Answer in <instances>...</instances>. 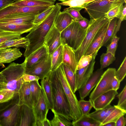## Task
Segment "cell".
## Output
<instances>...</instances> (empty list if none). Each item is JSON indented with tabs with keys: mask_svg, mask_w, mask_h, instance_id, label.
Returning <instances> with one entry per match:
<instances>
[{
	"mask_svg": "<svg viewBox=\"0 0 126 126\" xmlns=\"http://www.w3.org/2000/svg\"><path fill=\"white\" fill-rule=\"evenodd\" d=\"M61 6L57 3L51 12L43 21L35 25L26 38L28 40V45L24 54L25 57L44 45L45 38L54 25L55 18L61 12Z\"/></svg>",
	"mask_w": 126,
	"mask_h": 126,
	"instance_id": "1",
	"label": "cell"
},
{
	"mask_svg": "<svg viewBox=\"0 0 126 126\" xmlns=\"http://www.w3.org/2000/svg\"><path fill=\"white\" fill-rule=\"evenodd\" d=\"M48 77L51 82L52 93L53 106L52 110L67 120L74 121L68 100L59 78L56 69L51 71Z\"/></svg>",
	"mask_w": 126,
	"mask_h": 126,
	"instance_id": "2",
	"label": "cell"
},
{
	"mask_svg": "<svg viewBox=\"0 0 126 126\" xmlns=\"http://www.w3.org/2000/svg\"><path fill=\"white\" fill-rule=\"evenodd\" d=\"M25 61L20 64L13 62L1 72L6 82V88L18 94V91L25 82L23 75L25 73Z\"/></svg>",
	"mask_w": 126,
	"mask_h": 126,
	"instance_id": "3",
	"label": "cell"
},
{
	"mask_svg": "<svg viewBox=\"0 0 126 126\" xmlns=\"http://www.w3.org/2000/svg\"><path fill=\"white\" fill-rule=\"evenodd\" d=\"M87 28L82 29L74 20L61 32L62 45H67L76 51L84 40Z\"/></svg>",
	"mask_w": 126,
	"mask_h": 126,
	"instance_id": "4",
	"label": "cell"
},
{
	"mask_svg": "<svg viewBox=\"0 0 126 126\" xmlns=\"http://www.w3.org/2000/svg\"><path fill=\"white\" fill-rule=\"evenodd\" d=\"M106 16L96 19H90L86 35L78 48L75 51L78 63L93 40L98 31L110 21Z\"/></svg>",
	"mask_w": 126,
	"mask_h": 126,
	"instance_id": "5",
	"label": "cell"
},
{
	"mask_svg": "<svg viewBox=\"0 0 126 126\" xmlns=\"http://www.w3.org/2000/svg\"><path fill=\"white\" fill-rule=\"evenodd\" d=\"M56 70L59 78L68 100L74 121L77 120L82 115L79 101L67 80L63 63Z\"/></svg>",
	"mask_w": 126,
	"mask_h": 126,
	"instance_id": "6",
	"label": "cell"
},
{
	"mask_svg": "<svg viewBox=\"0 0 126 126\" xmlns=\"http://www.w3.org/2000/svg\"><path fill=\"white\" fill-rule=\"evenodd\" d=\"M126 2V0H96L87 4L84 9L90 19H96L105 16L111 9Z\"/></svg>",
	"mask_w": 126,
	"mask_h": 126,
	"instance_id": "7",
	"label": "cell"
},
{
	"mask_svg": "<svg viewBox=\"0 0 126 126\" xmlns=\"http://www.w3.org/2000/svg\"><path fill=\"white\" fill-rule=\"evenodd\" d=\"M116 70L114 68H109L103 72L95 88L91 94L89 100L92 102L99 95L112 89L111 82L115 76Z\"/></svg>",
	"mask_w": 126,
	"mask_h": 126,
	"instance_id": "8",
	"label": "cell"
},
{
	"mask_svg": "<svg viewBox=\"0 0 126 126\" xmlns=\"http://www.w3.org/2000/svg\"><path fill=\"white\" fill-rule=\"evenodd\" d=\"M51 71V56L48 53L31 68L25 69V73L37 76L42 79L47 77Z\"/></svg>",
	"mask_w": 126,
	"mask_h": 126,
	"instance_id": "9",
	"label": "cell"
},
{
	"mask_svg": "<svg viewBox=\"0 0 126 126\" xmlns=\"http://www.w3.org/2000/svg\"><path fill=\"white\" fill-rule=\"evenodd\" d=\"M44 9L43 6H20L10 5L0 9V19L19 14H39Z\"/></svg>",
	"mask_w": 126,
	"mask_h": 126,
	"instance_id": "10",
	"label": "cell"
},
{
	"mask_svg": "<svg viewBox=\"0 0 126 126\" xmlns=\"http://www.w3.org/2000/svg\"><path fill=\"white\" fill-rule=\"evenodd\" d=\"M33 109L36 118V126H42V122L47 117L49 110L47 102L42 88L39 100Z\"/></svg>",
	"mask_w": 126,
	"mask_h": 126,
	"instance_id": "11",
	"label": "cell"
},
{
	"mask_svg": "<svg viewBox=\"0 0 126 126\" xmlns=\"http://www.w3.org/2000/svg\"><path fill=\"white\" fill-rule=\"evenodd\" d=\"M44 45L47 47L48 53L50 55L58 47L62 45L61 32L54 25L46 37Z\"/></svg>",
	"mask_w": 126,
	"mask_h": 126,
	"instance_id": "12",
	"label": "cell"
},
{
	"mask_svg": "<svg viewBox=\"0 0 126 126\" xmlns=\"http://www.w3.org/2000/svg\"><path fill=\"white\" fill-rule=\"evenodd\" d=\"M17 126H36V120L33 109L25 105L20 106Z\"/></svg>",
	"mask_w": 126,
	"mask_h": 126,
	"instance_id": "13",
	"label": "cell"
},
{
	"mask_svg": "<svg viewBox=\"0 0 126 126\" xmlns=\"http://www.w3.org/2000/svg\"><path fill=\"white\" fill-rule=\"evenodd\" d=\"M103 72V69H98L93 72L84 85L78 90L80 99H84L89 95L97 84Z\"/></svg>",
	"mask_w": 126,
	"mask_h": 126,
	"instance_id": "14",
	"label": "cell"
},
{
	"mask_svg": "<svg viewBox=\"0 0 126 126\" xmlns=\"http://www.w3.org/2000/svg\"><path fill=\"white\" fill-rule=\"evenodd\" d=\"M20 106L17 103L5 111L1 115L2 126H17Z\"/></svg>",
	"mask_w": 126,
	"mask_h": 126,
	"instance_id": "15",
	"label": "cell"
},
{
	"mask_svg": "<svg viewBox=\"0 0 126 126\" xmlns=\"http://www.w3.org/2000/svg\"><path fill=\"white\" fill-rule=\"evenodd\" d=\"M35 26L33 23L17 24L0 22V32H8L21 35L30 32Z\"/></svg>",
	"mask_w": 126,
	"mask_h": 126,
	"instance_id": "16",
	"label": "cell"
},
{
	"mask_svg": "<svg viewBox=\"0 0 126 126\" xmlns=\"http://www.w3.org/2000/svg\"><path fill=\"white\" fill-rule=\"evenodd\" d=\"M94 57L90 64L87 66L77 70L76 73L77 91L83 86L93 74L95 63Z\"/></svg>",
	"mask_w": 126,
	"mask_h": 126,
	"instance_id": "17",
	"label": "cell"
},
{
	"mask_svg": "<svg viewBox=\"0 0 126 126\" xmlns=\"http://www.w3.org/2000/svg\"><path fill=\"white\" fill-rule=\"evenodd\" d=\"M110 20L99 30L83 55L93 54L94 55L96 56L98 50L101 47L102 43Z\"/></svg>",
	"mask_w": 126,
	"mask_h": 126,
	"instance_id": "18",
	"label": "cell"
},
{
	"mask_svg": "<svg viewBox=\"0 0 126 126\" xmlns=\"http://www.w3.org/2000/svg\"><path fill=\"white\" fill-rule=\"evenodd\" d=\"M118 94L117 91L112 89L102 94L92 102L93 107L95 110L104 108L110 104Z\"/></svg>",
	"mask_w": 126,
	"mask_h": 126,
	"instance_id": "19",
	"label": "cell"
},
{
	"mask_svg": "<svg viewBox=\"0 0 126 126\" xmlns=\"http://www.w3.org/2000/svg\"><path fill=\"white\" fill-rule=\"evenodd\" d=\"M22 55L20 49L18 48L9 47L0 50V66L5 67L3 64L10 63Z\"/></svg>",
	"mask_w": 126,
	"mask_h": 126,
	"instance_id": "20",
	"label": "cell"
},
{
	"mask_svg": "<svg viewBox=\"0 0 126 126\" xmlns=\"http://www.w3.org/2000/svg\"><path fill=\"white\" fill-rule=\"evenodd\" d=\"M63 46V63L67 65L75 74L78 63L75 51L67 45Z\"/></svg>",
	"mask_w": 126,
	"mask_h": 126,
	"instance_id": "21",
	"label": "cell"
},
{
	"mask_svg": "<svg viewBox=\"0 0 126 126\" xmlns=\"http://www.w3.org/2000/svg\"><path fill=\"white\" fill-rule=\"evenodd\" d=\"M18 100L17 104L19 106L25 105L33 108L30 82L24 83L18 91Z\"/></svg>",
	"mask_w": 126,
	"mask_h": 126,
	"instance_id": "22",
	"label": "cell"
},
{
	"mask_svg": "<svg viewBox=\"0 0 126 126\" xmlns=\"http://www.w3.org/2000/svg\"><path fill=\"white\" fill-rule=\"evenodd\" d=\"M39 14H19L6 17L0 19V22L17 24L33 23L36 16Z\"/></svg>",
	"mask_w": 126,
	"mask_h": 126,
	"instance_id": "23",
	"label": "cell"
},
{
	"mask_svg": "<svg viewBox=\"0 0 126 126\" xmlns=\"http://www.w3.org/2000/svg\"><path fill=\"white\" fill-rule=\"evenodd\" d=\"M48 53L47 47L45 45L25 57V69L31 68L45 57Z\"/></svg>",
	"mask_w": 126,
	"mask_h": 126,
	"instance_id": "24",
	"label": "cell"
},
{
	"mask_svg": "<svg viewBox=\"0 0 126 126\" xmlns=\"http://www.w3.org/2000/svg\"><path fill=\"white\" fill-rule=\"evenodd\" d=\"M74 20L65 10H64L60 12L56 16L54 25L61 32Z\"/></svg>",
	"mask_w": 126,
	"mask_h": 126,
	"instance_id": "25",
	"label": "cell"
},
{
	"mask_svg": "<svg viewBox=\"0 0 126 126\" xmlns=\"http://www.w3.org/2000/svg\"><path fill=\"white\" fill-rule=\"evenodd\" d=\"M117 19L114 18L110 20L102 43L101 47L105 46L107 42L110 40H111L119 30L121 23L118 22Z\"/></svg>",
	"mask_w": 126,
	"mask_h": 126,
	"instance_id": "26",
	"label": "cell"
},
{
	"mask_svg": "<svg viewBox=\"0 0 126 126\" xmlns=\"http://www.w3.org/2000/svg\"><path fill=\"white\" fill-rule=\"evenodd\" d=\"M28 45V40L26 37L20 36L10 39L0 44V50L9 47H23L25 49Z\"/></svg>",
	"mask_w": 126,
	"mask_h": 126,
	"instance_id": "27",
	"label": "cell"
},
{
	"mask_svg": "<svg viewBox=\"0 0 126 126\" xmlns=\"http://www.w3.org/2000/svg\"><path fill=\"white\" fill-rule=\"evenodd\" d=\"M55 2L49 0H17L11 5L26 7L42 6H50L54 5Z\"/></svg>",
	"mask_w": 126,
	"mask_h": 126,
	"instance_id": "28",
	"label": "cell"
},
{
	"mask_svg": "<svg viewBox=\"0 0 126 126\" xmlns=\"http://www.w3.org/2000/svg\"><path fill=\"white\" fill-rule=\"evenodd\" d=\"M41 80V86L47 102L48 108L51 110L53 109V104L51 82L48 76Z\"/></svg>",
	"mask_w": 126,
	"mask_h": 126,
	"instance_id": "29",
	"label": "cell"
},
{
	"mask_svg": "<svg viewBox=\"0 0 126 126\" xmlns=\"http://www.w3.org/2000/svg\"><path fill=\"white\" fill-rule=\"evenodd\" d=\"M63 47L61 45L50 55L51 71L56 70L63 63Z\"/></svg>",
	"mask_w": 126,
	"mask_h": 126,
	"instance_id": "30",
	"label": "cell"
},
{
	"mask_svg": "<svg viewBox=\"0 0 126 126\" xmlns=\"http://www.w3.org/2000/svg\"><path fill=\"white\" fill-rule=\"evenodd\" d=\"M73 126H101V123L88 115L82 116L78 120L72 121Z\"/></svg>",
	"mask_w": 126,
	"mask_h": 126,
	"instance_id": "31",
	"label": "cell"
},
{
	"mask_svg": "<svg viewBox=\"0 0 126 126\" xmlns=\"http://www.w3.org/2000/svg\"><path fill=\"white\" fill-rule=\"evenodd\" d=\"M30 88L33 108L39 100L42 87L38 81H34L30 82Z\"/></svg>",
	"mask_w": 126,
	"mask_h": 126,
	"instance_id": "32",
	"label": "cell"
},
{
	"mask_svg": "<svg viewBox=\"0 0 126 126\" xmlns=\"http://www.w3.org/2000/svg\"><path fill=\"white\" fill-rule=\"evenodd\" d=\"M63 66L66 79L73 92L77 91L76 74H74L66 65L63 63Z\"/></svg>",
	"mask_w": 126,
	"mask_h": 126,
	"instance_id": "33",
	"label": "cell"
},
{
	"mask_svg": "<svg viewBox=\"0 0 126 126\" xmlns=\"http://www.w3.org/2000/svg\"><path fill=\"white\" fill-rule=\"evenodd\" d=\"M115 106V109L102 123L101 126H103L105 124L109 122H115L121 116L126 114V110L119 107L117 105Z\"/></svg>",
	"mask_w": 126,
	"mask_h": 126,
	"instance_id": "34",
	"label": "cell"
},
{
	"mask_svg": "<svg viewBox=\"0 0 126 126\" xmlns=\"http://www.w3.org/2000/svg\"><path fill=\"white\" fill-rule=\"evenodd\" d=\"M54 114L53 119L50 121L51 126H72V122L51 110Z\"/></svg>",
	"mask_w": 126,
	"mask_h": 126,
	"instance_id": "35",
	"label": "cell"
},
{
	"mask_svg": "<svg viewBox=\"0 0 126 126\" xmlns=\"http://www.w3.org/2000/svg\"><path fill=\"white\" fill-rule=\"evenodd\" d=\"M115 56L110 52L103 53L100 56V69H103L112 63L115 60Z\"/></svg>",
	"mask_w": 126,
	"mask_h": 126,
	"instance_id": "36",
	"label": "cell"
},
{
	"mask_svg": "<svg viewBox=\"0 0 126 126\" xmlns=\"http://www.w3.org/2000/svg\"><path fill=\"white\" fill-rule=\"evenodd\" d=\"M96 0H70L61 2V5L69 6L68 8L79 7L84 9V7L88 3Z\"/></svg>",
	"mask_w": 126,
	"mask_h": 126,
	"instance_id": "37",
	"label": "cell"
},
{
	"mask_svg": "<svg viewBox=\"0 0 126 126\" xmlns=\"http://www.w3.org/2000/svg\"><path fill=\"white\" fill-rule=\"evenodd\" d=\"M111 106L110 104L104 108L95 110L94 111L89 113L87 115L101 124L106 112Z\"/></svg>",
	"mask_w": 126,
	"mask_h": 126,
	"instance_id": "38",
	"label": "cell"
},
{
	"mask_svg": "<svg viewBox=\"0 0 126 126\" xmlns=\"http://www.w3.org/2000/svg\"><path fill=\"white\" fill-rule=\"evenodd\" d=\"M124 7L123 4H120L111 9L106 14L105 16L108 19L119 18L122 14Z\"/></svg>",
	"mask_w": 126,
	"mask_h": 126,
	"instance_id": "39",
	"label": "cell"
},
{
	"mask_svg": "<svg viewBox=\"0 0 126 126\" xmlns=\"http://www.w3.org/2000/svg\"><path fill=\"white\" fill-rule=\"evenodd\" d=\"M15 95L14 92L8 89L4 88L0 90V104L9 101Z\"/></svg>",
	"mask_w": 126,
	"mask_h": 126,
	"instance_id": "40",
	"label": "cell"
},
{
	"mask_svg": "<svg viewBox=\"0 0 126 126\" xmlns=\"http://www.w3.org/2000/svg\"><path fill=\"white\" fill-rule=\"evenodd\" d=\"M79 103L81 109L82 116L87 115L93 107L92 102L89 100L88 101L80 99L79 101Z\"/></svg>",
	"mask_w": 126,
	"mask_h": 126,
	"instance_id": "41",
	"label": "cell"
},
{
	"mask_svg": "<svg viewBox=\"0 0 126 126\" xmlns=\"http://www.w3.org/2000/svg\"><path fill=\"white\" fill-rule=\"evenodd\" d=\"M126 75V57L125 56L119 68L117 70H116L115 76L120 82L124 79Z\"/></svg>",
	"mask_w": 126,
	"mask_h": 126,
	"instance_id": "42",
	"label": "cell"
},
{
	"mask_svg": "<svg viewBox=\"0 0 126 126\" xmlns=\"http://www.w3.org/2000/svg\"><path fill=\"white\" fill-rule=\"evenodd\" d=\"M54 5L49 6L47 9L37 15L33 22V24L36 25L44 20L49 14L53 9Z\"/></svg>",
	"mask_w": 126,
	"mask_h": 126,
	"instance_id": "43",
	"label": "cell"
},
{
	"mask_svg": "<svg viewBox=\"0 0 126 126\" xmlns=\"http://www.w3.org/2000/svg\"><path fill=\"white\" fill-rule=\"evenodd\" d=\"M94 56L93 54L83 55L80 58L78 63L77 70L84 68L89 65Z\"/></svg>",
	"mask_w": 126,
	"mask_h": 126,
	"instance_id": "44",
	"label": "cell"
},
{
	"mask_svg": "<svg viewBox=\"0 0 126 126\" xmlns=\"http://www.w3.org/2000/svg\"><path fill=\"white\" fill-rule=\"evenodd\" d=\"M83 9L80 7H75L65 8L64 10H65L74 20H76L84 18L80 13V11Z\"/></svg>",
	"mask_w": 126,
	"mask_h": 126,
	"instance_id": "45",
	"label": "cell"
},
{
	"mask_svg": "<svg viewBox=\"0 0 126 126\" xmlns=\"http://www.w3.org/2000/svg\"><path fill=\"white\" fill-rule=\"evenodd\" d=\"M119 101L116 105L119 107L126 110V85L117 95Z\"/></svg>",
	"mask_w": 126,
	"mask_h": 126,
	"instance_id": "46",
	"label": "cell"
},
{
	"mask_svg": "<svg viewBox=\"0 0 126 126\" xmlns=\"http://www.w3.org/2000/svg\"><path fill=\"white\" fill-rule=\"evenodd\" d=\"M119 39L120 38L117 37L116 35L112 38L110 40V43L106 47V52H110L115 56L117 47L118 42Z\"/></svg>",
	"mask_w": 126,
	"mask_h": 126,
	"instance_id": "47",
	"label": "cell"
},
{
	"mask_svg": "<svg viewBox=\"0 0 126 126\" xmlns=\"http://www.w3.org/2000/svg\"><path fill=\"white\" fill-rule=\"evenodd\" d=\"M19 34L8 32H0V44L7 40L21 36Z\"/></svg>",
	"mask_w": 126,
	"mask_h": 126,
	"instance_id": "48",
	"label": "cell"
},
{
	"mask_svg": "<svg viewBox=\"0 0 126 126\" xmlns=\"http://www.w3.org/2000/svg\"><path fill=\"white\" fill-rule=\"evenodd\" d=\"M23 78L25 82L38 81L40 79L37 76L25 73L23 75Z\"/></svg>",
	"mask_w": 126,
	"mask_h": 126,
	"instance_id": "49",
	"label": "cell"
},
{
	"mask_svg": "<svg viewBox=\"0 0 126 126\" xmlns=\"http://www.w3.org/2000/svg\"><path fill=\"white\" fill-rule=\"evenodd\" d=\"M76 21L78 23L80 27L82 29H86L89 26V21L85 18Z\"/></svg>",
	"mask_w": 126,
	"mask_h": 126,
	"instance_id": "50",
	"label": "cell"
},
{
	"mask_svg": "<svg viewBox=\"0 0 126 126\" xmlns=\"http://www.w3.org/2000/svg\"><path fill=\"white\" fill-rule=\"evenodd\" d=\"M120 83L115 76L113 78L111 82L112 89L117 91L119 88Z\"/></svg>",
	"mask_w": 126,
	"mask_h": 126,
	"instance_id": "51",
	"label": "cell"
},
{
	"mask_svg": "<svg viewBox=\"0 0 126 126\" xmlns=\"http://www.w3.org/2000/svg\"><path fill=\"white\" fill-rule=\"evenodd\" d=\"M17 0H0V9L10 5Z\"/></svg>",
	"mask_w": 126,
	"mask_h": 126,
	"instance_id": "52",
	"label": "cell"
},
{
	"mask_svg": "<svg viewBox=\"0 0 126 126\" xmlns=\"http://www.w3.org/2000/svg\"><path fill=\"white\" fill-rule=\"evenodd\" d=\"M123 115L121 116L115 122L116 126H125L126 118Z\"/></svg>",
	"mask_w": 126,
	"mask_h": 126,
	"instance_id": "53",
	"label": "cell"
},
{
	"mask_svg": "<svg viewBox=\"0 0 126 126\" xmlns=\"http://www.w3.org/2000/svg\"><path fill=\"white\" fill-rule=\"evenodd\" d=\"M42 126H51L50 121L47 117L42 122Z\"/></svg>",
	"mask_w": 126,
	"mask_h": 126,
	"instance_id": "54",
	"label": "cell"
},
{
	"mask_svg": "<svg viewBox=\"0 0 126 126\" xmlns=\"http://www.w3.org/2000/svg\"><path fill=\"white\" fill-rule=\"evenodd\" d=\"M6 84V82L4 76L0 72V84Z\"/></svg>",
	"mask_w": 126,
	"mask_h": 126,
	"instance_id": "55",
	"label": "cell"
},
{
	"mask_svg": "<svg viewBox=\"0 0 126 126\" xmlns=\"http://www.w3.org/2000/svg\"><path fill=\"white\" fill-rule=\"evenodd\" d=\"M103 126H116L115 122H110L106 123L104 124Z\"/></svg>",
	"mask_w": 126,
	"mask_h": 126,
	"instance_id": "56",
	"label": "cell"
},
{
	"mask_svg": "<svg viewBox=\"0 0 126 126\" xmlns=\"http://www.w3.org/2000/svg\"><path fill=\"white\" fill-rule=\"evenodd\" d=\"M6 84H0V90L4 88L6 86Z\"/></svg>",
	"mask_w": 126,
	"mask_h": 126,
	"instance_id": "57",
	"label": "cell"
},
{
	"mask_svg": "<svg viewBox=\"0 0 126 126\" xmlns=\"http://www.w3.org/2000/svg\"><path fill=\"white\" fill-rule=\"evenodd\" d=\"M62 2H64L69 1L70 0H58Z\"/></svg>",
	"mask_w": 126,
	"mask_h": 126,
	"instance_id": "58",
	"label": "cell"
},
{
	"mask_svg": "<svg viewBox=\"0 0 126 126\" xmlns=\"http://www.w3.org/2000/svg\"><path fill=\"white\" fill-rule=\"evenodd\" d=\"M1 120H0V126H1Z\"/></svg>",
	"mask_w": 126,
	"mask_h": 126,
	"instance_id": "59",
	"label": "cell"
},
{
	"mask_svg": "<svg viewBox=\"0 0 126 126\" xmlns=\"http://www.w3.org/2000/svg\"><path fill=\"white\" fill-rule=\"evenodd\" d=\"M49 0L53 1H54L55 2V1H56V0Z\"/></svg>",
	"mask_w": 126,
	"mask_h": 126,
	"instance_id": "60",
	"label": "cell"
}]
</instances>
